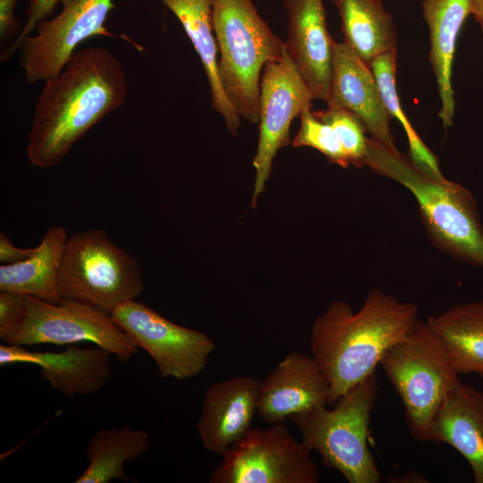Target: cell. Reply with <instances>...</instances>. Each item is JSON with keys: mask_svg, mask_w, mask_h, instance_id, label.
<instances>
[{"mask_svg": "<svg viewBox=\"0 0 483 483\" xmlns=\"http://www.w3.org/2000/svg\"><path fill=\"white\" fill-rule=\"evenodd\" d=\"M110 318L150 355L164 378L184 380L199 375L216 349L207 334L177 325L135 300L117 306Z\"/></svg>", "mask_w": 483, "mask_h": 483, "instance_id": "cell-10", "label": "cell"}, {"mask_svg": "<svg viewBox=\"0 0 483 483\" xmlns=\"http://www.w3.org/2000/svg\"><path fill=\"white\" fill-rule=\"evenodd\" d=\"M470 15L479 25L483 33V0H470Z\"/></svg>", "mask_w": 483, "mask_h": 483, "instance_id": "cell-33", "label": "cell"}, {"mask_svg": "<svg viewBox=\"0 0 483 483\" xmlns=\"http://www.w3.org/2000/svg\"><path fill=\"white\" fill-rule=\"evenodd\" d=\"M301 125L292 141L294 148L309 147L321 152L332 164L346 168L351 164L331 126L315 116L311 108L300 114Z\"/></svg>", "mask_w": 483, "mask_h": 483, "instance_id": "cell-27", "label": "cell"}, {"mask_svg": "<svg viewBox=\"0 0 483 483\" xmlns=\"http://www.w3.org/2000/svg\"><path fill=\"white\" fill-rule=\"evenodd\" d=\"M397 52L386 53L369 64L377 82L385 106L390 116L402 126L409 141L410 157L421 169L433 174H443L434 153L425 145L405 115L396 90Z\"/></svg>", "mask_w": 483, "mask_h": 483, "instance_id": "cell-25", "label": "cell"}, {"mask_svg": "<svg viewBox=\"0 0 483 483\" xmlns=\"http://www.w3.org/2000/svg\"><path fill=\"white\" fill-rule=\"evenodd\" d=\"M150 435L127 426L102 428L89 440L88 466L75 483H107L118 479L134 482L124 471L126 462L136 461L149 449Z\"/></svg>", "mask_w": 483, "mask_h": 483, "instance_id": "cell-24", "label": "cell"}, {"mask_svg": "<svg viewBox=\"0 0 483 483\" xmlns=\"http://www.w3.org/2000/svg\"><path fill=\"white\" fill-rule=\"evenodd\" d=\"M28 2L27 21L13 42L2 52L0 58L2 62L8 61L13 55L22 40L32 34L42 21L49 18L59 4V0H28Z\"/></svg>", "mask_w": 483, "mask_h": 483, "instance_id": "cell-28", "label": "cell"}, {"mask_svg": "<svg viewBox=\"0 0 483 483\" xmlns=\"http://www.w3.org/2000/svg\"><path fill=\"white\" fill-rule=\"evenodd\" d=\"M143 288L139 263L106 231L89 229L68 236L58 276L62 301L84 303L110 316L120 304L135 300Z\"/></svg>", "mask_w": 483, "mask_h": 483, "instance_id": "cell-7", "label": "cell"}, {"mask_svg": "<svg viewBox=\"0 0 483 483\" xmlns=\"http://www.w3.org/2000/svg\"><path fill=\"white\" fill-rule=\"evenodd\" d=\"M314 99L286 51L265 64L259 84L258 141L253 158L255 168L252 206L264 191L278 150L291 143L290 127L296 116L312 107Z\"/></svg>", "mask_w": 483, "mask_h": 483, "instance_id": "cell-12", "label": "cell"}, {"mask_svg": "<svg viewBox=\"0 0 483 483\" xmlns=\"http://www.w3.org/2000/svg\"><path fill=\"white\" fill-rule=\"evenodd\" d=\"M111 354L100 346H70L63 352H52L4 344L0 346V365H36L40 369L42 380L64 395L72 397L94 394L104 386L113 373Z\"/></svg>", "mask_w": 483, "mask_h": 483, "instance_id": "cell-16", "label": "cell"}, {"mask_svg": "<svg viewBox=\"0 0 483 483\" xmlns=\"http://www.w3.org/2000/svg\"><path fill=\"white\" fill-rule=\"evenodd\" d=\"M386 480L392 483H424L428 479L416 470L409 471L401 477H387Z\"/></svg>", "mask_w": 483, "mask_h": 483, "instance_id": "cell-32", "label": "cell"}, {"mask_svg": "<svg viewBox=\"0 0 483 483\" xmlns=\"http://www.w3.org/2000/svg\"><path fill=\"white\" fill-rule=\"evenodd\" d=\"M259 382L250 377H234L206 390L196 424L206 450L223 456L250 429Z\"/></svg>", "mask_w": 483, "mask_h": 483, "instance_id": "cell-17", "label": "cell"}, {"mask_svg": "<svg viewBox=\"0 0 483 483\" xmlns=\"http://www.w3.org/2000/svg\"><path fill=\"white\" fill-rule=\"evenodd\" d=\"M379 365L402 402L411 436L428 442L446 394L460 382L440 338L417 318Z\"/></svg>", "mask_w": 483, "mask_h": 483, "instance_id": "cell-6", "label": "cell"}, {"mask_svg": "<svg viewBox=\"0 0 483 483\" xmlns=\"http://www.w3.org/2000/svg\"><path fill=\"white\" fill-rule=\"evenodd\" d=\"M0 338L20 346L88 341L122 361L128 360L138 352V347L109 315L78 301L52 303L27 295L16 318L0 333Z\"/></svg>", "mask_w": 483, "mask_h": 483, "instance_id": "cell-8", "label": "cell"}, {"mask_svg": "<svg viewBox=\"0 0 483 483\" xmlns=\"http://www.w3.org/2000/svg\"><path fill=\"white\" fill-rule=\"evenodd\" d=\"M59 4L61 11L42 21L20 45V64L30 83L56 75L89 38L117 36L105 25L114 0H59Z\"/></svg>", "mask_w": 483, "mask_h": 483, "instance_id": "cell-11", "label": "cell"}, {"mask_svg": "<svg viewBox=\"0 0 483 483\" xmlns=\"http://www.w3.org/2000/svg\"><path fill=\"white\" fill-rule=\"evenodd\" d=\"M35 251V248H18L4 233H0V262L1 265H13L30 258Z\"/></svg>", "mask_w": 483, "mask_h": 483, "instance_id": "cell-31", "label": "cell"}, {"mask_svg": "<svg viewBox=\"0 0 483 483\" xmlns=\"http://www.w3.org/2000/svg\"><path fill=\"white\" fill-rule=\"evenodd\" d=\"M364 165L414 195L428 235L438 250L456 260L483 267V226L467 188L421 169L410 156L373 138L368 140Z\"/></svg>", "mask_w": 483, "mask_h": 483, "instance_id": "cell-3", "label": "cell"}, {"mask_svg": "<svg viewBox=\"0 0 483 483\" xmlns=\"http://www.w3.org/2000/svg\"><path fill=\"white\" fill-rule=\"evenodd\" d=\"M128 95L125 71L107 48L75 51L45 80L27 136L30 163L41 169L60 164L94 125L119 108Z\"/></svg>", "mask_w": 483, "mask_h": 483, "instance_id": "cell-1", "label": "cell"}, {"mask_svg": "<svg viewBox=\"0 0 483 483\" xmlns=\"http://www.w3.org/2000/svg\"><path fill=\"white\" fill-rule=\"evenodd\" d=\"M287 14L286 53L314 99L326 100L335 41L323 0H283Z\"/></svg>", "mask_w": 483, "mask_h": 483, "instance_id": "cell-14", "label": "cell"}, {"mask_svg": "<svg viewBox=\"0 0 483 483\" xmlns=\"http://www.w3.org/2000/svg\"><path fill=\"white\" fill-rule=\"evenodd\" d=\"M317 118L332 127L338 137L350 164L361 167L364 165L368 151L366 127L353 113L339 107H328L313 111Z\"/></svg>", "mask_w": 483, "mask_h": 483, "instance_id": "cell-26", "label": "cell"}, {"mask_svg": "<svg viewBox=\"0 0 483 483\" xmlns=\"http://www.w3.org/2000/svg\"><path fill=\"white\" fill-rule=\"evenodd\" d=\"M181 22L199 56L210 89L211 106L222 116L229 131L236 135L241 118L222 86L218 73L217 45L211 19L210 0H162Z\"/></svg>", "mask_w": 483, "mask_h": 483, "instance_id": "cell-20", "label": "cell"}, {"mask_svg": "<svg viewBox=\"0 0 483 483\" xmlns=\"http://www.w3.org/2000/svg\"><path fill=\"white\" fill-rule=\"evenodd\" d=\"M378 386L374 372L335 401L291 415L301 442L318 453L322 464L335 469L349 483H377L380 472L368 445L370 414Z\"/></svg>", "mask_w": 483, "mask_h": 483, "instance_id": "cell-5", "label": "cell"}, {"mask_svg": "<svg viewBox=\"0 0 483 483\" xmlns=\"http://www.w3.org/2000/svg\"><path fill=\"white\" fill-rule=\"evenodd\" d=\"M311 451L284 423L250 428L223 455L210 483H317Z\"/></svg>", "mask_w": 483, "mask_h": 483, "instance_id": "cell-9", "label": "cell"}, {"mask_svg": "<svg viewBox=\"0 0 483 483\" xmlns=\"http://www.w3.org/2000/svg\"><path fill=\"white\" fill-rule=\"evenodd\" d=\"M24 296L13 292L0 291V333L6 330L16 318Z\"/></svg>", "mask_w": 483, "mask_h": 483, "instance_id": "cell-29", "label": "cell"}, {"mask_svg": "<svg viewBox=\"0 0 483 483\" xmlns=\"http://www.w3.org/2000/svg\"><path fill=\"white\" fill-rule=\"evenodd\" d=\"M19 0H0V38L5 39L21 30L20 21L14 15L15 5ZM20 33V31H18ZM19 35V34H18Z\"/></svg>", "mask_w": 483, "mask_h": 483, "instance_id": "cell-30", "label": "cell"}, {"mask_svg": "<svg viewBox=\"0 0 483 483\" xmlns=\"http://www.w3.org/2000/svg\"><path fill=\"white\" fill-rule=\"evenodd\" d=\"M415 304L372 289L354 312L331 302L311 327L310 352L329 384L328 404L375 372L386 352L417 320Z\"/></svg>", "mask_w": 483, "mask_h": 483, "instance_id": "cell-2", "label": "cell"}, {"mask_svg": "<svg viewBox=\"0 0 483 483\" xmlns=\"http://www.w3.org/2000/svg\"><path fill=\"white\" fill-rule=\"evenodd\" d=\"M329 384L312 356L292 352L259 382L257 413L269 424L291 415L326 406Z\"/></svg>", "mask_w": 483, "mask_h": 483, "instance_id": "cell-13", "label": "cell"}, {"mask_svg": "<svg viewBox=\"0 0 483 483\" xmlns=\"http://www.w3.org/2000/svg\"><path fill=\"white\" fill-rule=\"evenodd\" d=\"M459 374L483 377V300L458 304L427 319Z\"/></svg>", "mask_w": 483, "mask_h": 483, "instance_id": "cell-23", "label": "cell"}, {"mask_svg": "<svg viewBox=\"0 0 483 483\" xmlns=\"http://www.w3.org/2000/svg\"><path fill=\"white\" fill-rule=\"evenodd\" d=\"M68 238L64 226L47 230L34 253L13 265L0 266V291L13 292L52 302H61L58 276Z\"/></svg>", "mask_w": 483, "mask_h": 483, "instance_id": "cell-21", "label": "cell"}, {"mask_svg": "<svg viewBox=\"0 0 483 483\" xmlns=\"http://www.w3.org/2000/svg\"><path fill=\"white\" fill-rule=\"evenodd\" d=\"M336 7L344 43L369 66L377 57L397 52L393 16L382 0H331Z\"/></svg>", "mask_w": 483, "mask_h": 483, "instance_id": "cell-22", "label": "cell"}, {"mask_svg": "<svg viewBox=\"0 0 483 483\" xmlns=\"http://www.w3.org/2000/svg\"><path fill=\"white\" fill-rule=\"evenodd\" d=\"M421 7L428 29V60L441 101L438 117L446 130L453 123V63L459 33L470 15V0H421Z\"/></svg>", "mask_w": 483, "mask_h": 483, "instance_id": "cell-19", "label": "cell"}, {"mask_svg": "<svg viewBox=\"0 0 483 483\" xmlns=\"http://www.w3.org/2000/svg\"><path fill=\"white\" fill-rule=\"evenodd\" d=\"M428 442L445 443L469 462L474 483H483V392L461 381L446 394Z\"/></svg>", "mask_w": 483, "mask_h": 483, "instance_id": "cell-18", "label": "cell"}, {"mask_svg": "<svg viewBox=\"0 0 483 483\" xmlns=\"http://www.w3.org/2000/svg\"><path fill=\"white\" fill-rule=\"evenodd\" d=\"M210 2L222 86L241 120L257 123L263 68L284 56V41L274 33L252 0Z\"/></svg>", "mask_w": 483, "mask_h": 483, "instance_id": "cell-4", "label": "cell"}, {"mask_svg": "<svg viewBox=\"0 0 483 483\" xmlns=\"http://www.w3.org/2000/svg\"><path fill=\"white\" fill-rule=\"evenodd\" d=\"M326 102L328 107L353 113L361 120L371 138L397 148L390 129V115L373 72L344 42L335 43Z\"/></svg>", "mask_w": 483, "mask_h": 483, "instance_id": "cell-15", "label": "cell"}]
</instances>
